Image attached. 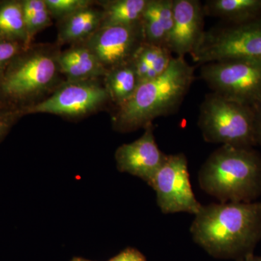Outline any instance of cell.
Masks as SVG:
<instances>
[{
	"mask_svg": "<svg viewBox=\"0 0 261 261\" xmlns=\"http://www.w3.org/2000/svg\"><path fill=\"white\" fill-rule=\"evenodd\" d=\"M145 42L142 21L99 28L85 44L107 70L127 63Z\"/></svg>",
	"mask_w": 261,
	"mask_h": 261,
	"instance_id": "obj_10",
	"label": "cell"
},
{
	"mask_svg": "<svg viewBox=\"0 0 261 261\" xmlns=\"http://www.w3.org/2000/svg\"><path fill=\"white\" fill-rule=\"evenodd\" d=\"M23 116L20 109L0 106V143L17 121Z\"/></svg>",
	"mask_w": 261,
	"mask_h": 261,
	"instance_id": "obj_24",
	"label": "cell"
},
{
	"mask_svg": "<svg viewBox=\"0 0 261 261\" xmlns=\"http://www.w3.org/2000/svg\"><path fill=\"white\" fill-rule=\"evenodd\" d=\"M103 84L116 108L129 100L140 84L132 60L108 70L103 77Z\"/></svg>",
	"mask_w": 261,
	"mask_h": 261,
	"instance_id": "obj_17",
	"label": "cell"
},
{
	"mask_svg": "<svg viewBox=\"0 0 261 261\" xmlns=\"http://www.w3.org/2000/svg\"><path fill=\"white\" fill-rule=\"evenodd\" d=\"M253 108L254 126L257 146L261 147V102Z\"/></svg>",
	"mask_w": 261,
	"mask_h": 261,
	"instance_id": "obj_26",
	"label": "cell"
},
{
	"mask_svg": "<svg viewBox=\"0 0 261 261\" xmlns=\"http://www.w3.org/2000/svg\"><path fill=\"white\" fill-rule=\"evenodd\" d=\"M102 8L93 5L87 7L59 20L57 44H82L85 43L100 28Z\"/></svg>",
	"mask_w": 261,
	"mask_h": 261,
	"instance_id": "obj_14",
	"label": "cell"
},
{
	"mask_svg": "<svg viewBox=\"0 0 261 261\" xmlns=\"http://www.w3.org/2000/svg\"><path fill=\"white\" fill-rule=\"evenodd\" d=\"M237 261H261V255H255L252 253Z\"/></svg>",
	"mask_w": 261,
	"mask_h": 261,
	"instance_id": "obj_27",
	"label": "cell"
},
{
	"mask_svg": "<svg viewBox=\"0 0 261 261\" xmlns=\"http://www.w3.org/2000/svg\"><path fill=\"white\" fill-rule=\"evenodd\" d=\"M149 185L155 192L157 204L163 214L195 215L202 206L192 190L185 154H167Z\"/></svg>",
	"mask_w": 261,
	"mask_h": 261,
	"instance_id": "obj_9",
	"label": "cell"
},
{
	"mask_svg": "<svg viewBox=\"0 0 261 261\" xmlns=\"http://www.w3.org/2000/svg\"><path fill=\"white\" fill-rule=\"evenodd\" d=\"M190 232L195 243L211 256L243 258L253 253L261 240V202L202 205Z\"/></svg>",
	"mask_w": 261,
	"mask_h": 261,
	"instance_id": "obj_1",
	"label": "cell"
},
{
	"mask_svg": "<svg viewBox=\"0 0 261 261\" xmlns=\"http://www.w3.org/2000/svg\"><path fill=\"white\" fill-rule=\"evenodd\" d=\"M22 4L27 34V49L32 45L38 33L51 25L53 17L44 0H22Z\"/></svg>",
	"mask_w": 261,
	"mask_h": 261,
	"instance_id": "obj_20",
	"label": "cell"
},
{
	"mask_svg": "<svg viewBox=\"0 0 261 261\" xmlns=\"http://www.w3.org/2000/svg\"><path fill=\"white\" fill-rule=\"evenodd\" d=\"M203 4L198 0H173V27L168 48L176 56L191 55L204 32Z\"/></svg>",
	"mask_w": 261,
	"mask_h": 261,
	"instance_id": "obj_12",
	"label": "cell"
},
{
	"mask_svg": "<svg viewBox=\"0 0 261 261\" xmlns=\"http://www.w3.org/2000/svg\"><path fill=\"white\" fill-rule=\"evenodd\" d=\"M25 49L22 43L0 39V77L15 57Z\"/></svg>",
	"mask_w": 261,
	"mask_h": 261,
	"instance_id": "obj_23",
	"label": "cell"
},
{
	"mask_svg": "<svg viewBox=\"0 0 261 261\" xmlns=\"http://www.w3.org/2000/svg\"><path fill=\"white\" fill-rule=\"evenodd\" d=\"M108 102L111 99L107 90L98 80L65 81L49 97L20 110L23 116L48 113L77 118L96 112Z\"/></svg>",
	"mask_w": 261,
	"mask_h": 261,
	"instance_id": "obj_8",
	"label": "cell"
},
{
	"mask_svg": "<svg viewBox=\"0 0 261 261\" xmlns=\"http://www.w3.org/2000/svg\"><path fill=\"white\" fill-rule=\"evenodd\" d=\"M148 0H111L99 3L102 10L100 28L142 21Z\"/></svg>",
	"mask_w": 261,
	"mask_h": 261,
	"instance_id": "obj_18",
	"label": "cell"
},
{
	"mask_svg": "<svg viewBox=\"0 0 261 261\" xmlns=\"http://www.w3.org/2000/svg\"><path fill=\"white\" fill-rule=\"evenodd\" d=\"M135 57L148 66L154 78L162 75L168 69L173 58L172 53L166 47L144 42L136 51Z\"/></svg>",
	"mask_w": 261,
	"mask_h": 261,
	"instance_id": "obj_21",
	"label": "cell"
},
{
	"mask_svg": "<svg viewBox=\"0 0 261 261\" xmlns=\"http://www.w3.org/2000/svg\"><path fill=\"white\" fill-rule=\"evenodd\" d=\"M58 44H39L24 49L0 77V104L29 107L40 102L59 83Z\"/></svg>",
	"mask_w": 261,
	"mask_h": 261,
	"instance_id": "obj_4",
	"label": "cell"
},
{
	"mask_svg": "<svg viewBox=\"0 0 261 261\" xmlns=\"http://www.w3.org/2000/svg\"><path fill=\"white\" fill-rule=\"evenodd\" d=\"M145 129L137 140L120 146L115 152V159L120 172L129 173L149 185L167 154L156 142L152 124Z\"/></svg>",
	"mask_w": 261,
	"mask_h": 261,
	"instance_id": "obj_11",
	"label": "cell"
},
{
	"mask_svg": "<svg viewBox=\"0 0 261 261\" xmlns=\"http://www.w3.org/2000/svg\"><path fill=\"white\" fill-rule=\"evenodd\" d=\"M201 79L213 92L254 108L261 102V59H230L202 65Z\"/></svg>",
	"mask_w": 261,
	"mask_h": 261,
	"instance_id": "obj_7",
	"label": "cell"
},
{
	"mask_svg": "<svg viewBox=\"0 0 261 261\" xmlns=\"http://www.w3.org/2000/svg\"><path fill=\"white\" fill-rule=\"evenodd\" d=\"M190 56L201 65L224 60L261 59V17L205 31Z\"/></svg>",
	"mask_w": 261,
	"mask_h": 261,
	"instance_id": "obj_6",
	"label": "cell"
},
{
	"mask_svg": "<svg viewBox=\"0 0 261 261\" xmlns=\"http://www.w3.org/2000/svg\"><path fill=\"white\" fill-rule=\"evenodd\" d=\"M205 16L216 17L230 24L246 23L261 17V0H207Z\"/></svg>",
	"mask_w": 261,
	"mask_h": 261,
	"instance_id": "obj_16",
	"label": "cell"
},
{
	"mask_svg": "<svg viewBox=\"0 0 261 261\" xmlns=\"http://www.w3.org/2000/svg\"><path fill=\"white\" fill-rule=\"evenodd\" d=\"M0 106H3V105L0 104Z\"/></svg>",
	"mask_w": 261,
	"mask_h": 261,
	"instance_id": "obj_29",
	"label": "cell"
},
{
	"mask_svg": "<svg viewBox=\"0 0 261 261\" xmlns=\"http://www.w3.org/2000/svg\"><path fill=\"white\" fill-rule=\"evenodd\" d=\"M198 126L205 142L233 147L257 146L253 108L219 94H206L200 106Z\"/></svg>",
	"mask_w": 261,
	"mask_h": 261,
	"instance_id": "obj_5",
	"label": "cell"
},
{
	"mask_svg": "<svg viewBox=\"0 0 261 261\" xmlns=\"http://www.w3.org/2000/svg\"><path fill=\"white\" fill-rule=\"evenodd\" d=\"M71 261H92L89 260H87V259L82 258V257H75L72 259Z\"/></svg>",
	"mask_w": 261,
	"mask_h": 261,
	"instance_id": "obj_28",
	"label": "cell"
},
{
	"mask_svg": "<svg viewBox=\"0 0 261 261\" xmlns=\"http://www.w3.org/2000/svg\"><path fill=\"white\" fill-rule=\"evenodd\" d=\"M0 39L22 43L25 47L27 34L22 0L0 1Z\"/></svg>",
	"mask_w": 261,
	"mask_h": 261,
	"instance_id": "obj_19",
	"label": "cell"
},
{
	"mask_svg": "<svg viewBox=\"0 0 261 261\" xmlns=\"http://www.w3.org/2000/svg\"><path fill=\"white\" fill-rule=\"evenodd\" d=\"M142 23L145 42L168 48L173 27V0H148Z\"/></svg>",
	"mask_w": 261,
	"mask_h": 261,
	"instance_id": "obj_15",
	"label": "cell"
},
{
	"mask_svg": "<svg viewBox=\"0 0 261 261\" xmlns=\"http://www.w3.org/2000/svg\"><path fill=\"white\" fill-rule=\"evenodd\" d=\"M195 70L185 57H174L162 75L141 82L129 100L116 108L112 116L114 130L135 132L152 124L159 117L176 112L195 81Z\"/></svg>",
	"mask_w": 261,
	"mask_h": 261,
	"instance_id": "obj_2",
	"label": "cell"
},
{
	"mask_svg": "<svg viewBox=\"0 0 261 261\" xmlns=\"http://www.w3.org/2000/svg\"><path fill=\"white\" fill-rule=\"evenodd\" d=\"M53 18L58 20L94 5L91 0H44Z\"/></svg>",
	"mask_w": 261,
	"mask_h": 261,
	"instance_id": "obj_22",
	"label": "cell"
},
{
	"mask_svg": "<svg viewBox=\"0 0 261 261\" xmlns=\"http://www.w3.org/2000/svg\"><path fill=\"white\" fill-rule=\"evenodd\" d=\"M60 73L66 81H84L103 78L108 70L85 43L70 46L61 51L58 58Z\"/></svg>",
	"mask_w": 261,
	"mask_h": 261,
	"instance_id": "obj_13",
	"label": "cell"
},
{
	"mask_svg": "<svg viewBox=\"0 0 261 261\" xmlns=\"http://www.w3.org/2000/svg\"><path fill=\"white\" fill-rule=\"evenodd\" d=\"M108 261H147L143 254L133 247H127Z\"/></svg>",
	"mask_w": 261,
	"mask_h": 261,
	"instance_id": "obj_25",
	"label": "cell"
},
{
	"mask_svg": "<svg viewBox=\"0 0 261 261\" xmlns=\"http://www.w3.org/2000/svg\"><path fill=\"white\" fill-rule=\"evenodd\" d=\"M198 181L220 202H255L261 196V154L254 147L221 145L201 166Z\"/></svg>",
	"mask_w": 261,
	"mask_h": 261,
	"instance_id": "obj_3",
	"label": "cell"
}]
</instances>
